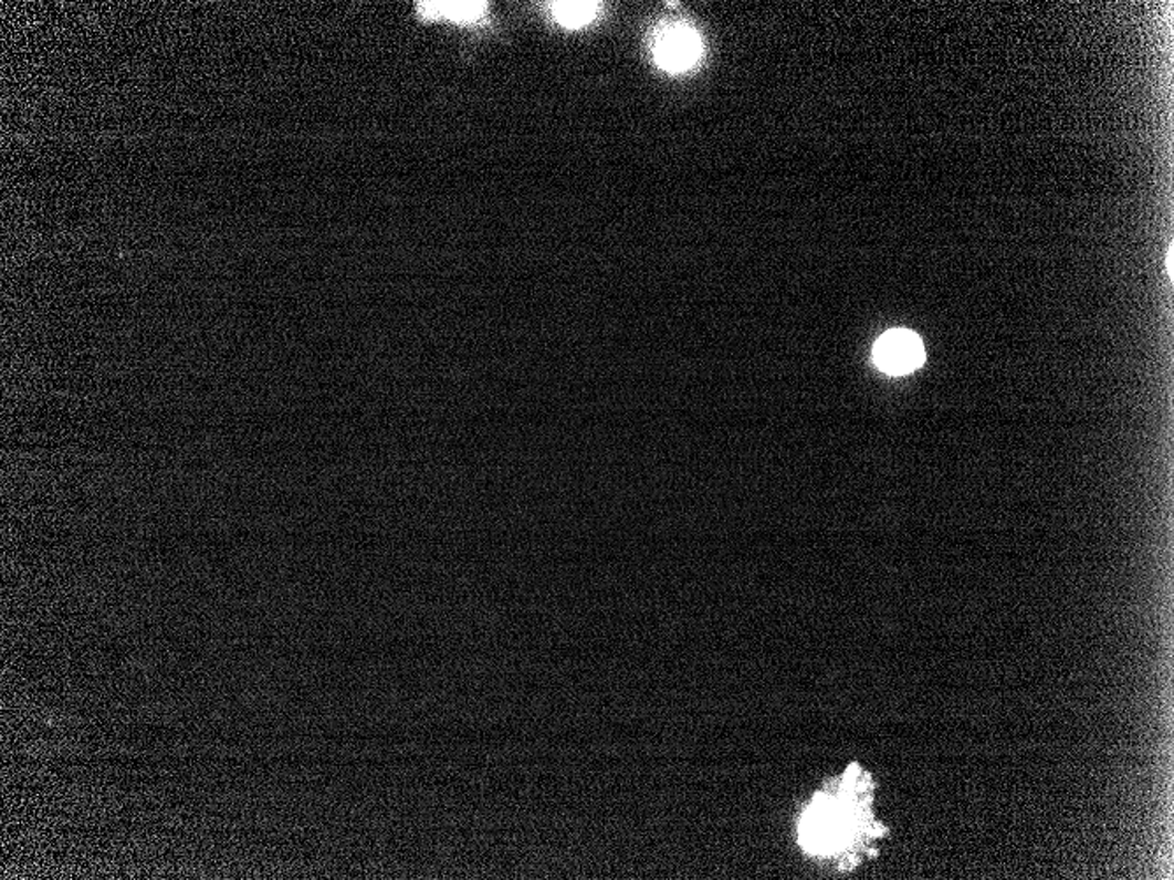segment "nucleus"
Wrapping results in <instances>:
<instances>
[{"label": "nucleus", "instance_id": "obj_4", "mask_svg": "<svg viewBox=\"0 0 1174 880\" xmlns=\"http://www.w3.org/2000/svg\"><path fill=\"white\" fill-rule=\"evenodd\" d=\"M551 13L559 25L566 29H580L595 20L598 13L596 2H554Z\"/></svg>", "mask_w": 1174, "mask_h": 880}, {"label": "nucleus", "instance_id": "obj_3", "mask_svg": "<svg viewBox=\"0 0 1174 880\" xmlns=\"http://www.w3.org/2000/svg\"><path fill=\"white\" fill-rule=\"evenodd\" d=\"M417 13L424 20H449V22L461 23V25H472V23L481 22L482 18L488 13V2H475V0H464V2H419L417 4Z\"/></svg>", "mask_w": 1174, "mask_h": 880}, {"label": "nucleus", "instance_id": "obj_2", "mask_svg": "<svg viewBox=\"0 0 1174 880\" xmlns=\"http://www.w3.org/2000/svg\"><path fill=\"white\" fill-rule=\"evenodd\" d=\"M702 43L696 32L686 25H670L658 34L654 56L664 71H684L699 61Z\"/></svg>", "mask_w": 1174, "mask_h": 880}, {"label": "nucleus", "instance_id": "obj_1", "mask_svg": "<svg viewBox=\"0 0 1174 880\" xmlns=\"http://www.w3.org/2000/svg\"><path fill=\"white\" fill-rule=\"evenodd\" d=\"M874 363L888 375H908L922 366L925 348L916 334L905 329L888 331L876 342Z\"/></svg>", "mask_w": 1174, "mask_h": 880}]
</instances>
